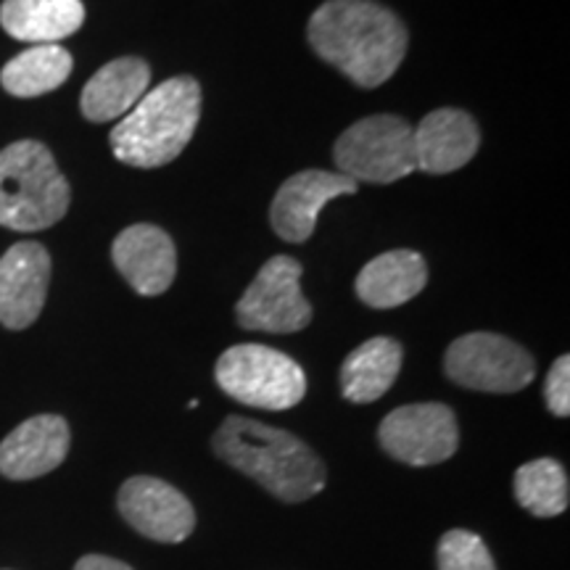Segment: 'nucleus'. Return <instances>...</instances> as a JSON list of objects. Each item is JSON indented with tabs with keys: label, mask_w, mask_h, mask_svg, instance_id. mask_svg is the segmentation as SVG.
Instances as JSON below:
<instances>
[{
	"label": "nucleus",
	"mask_w": 570,
	"mask_h": 570,
	"mask_svg": "<svg viewBox=\"0 0 570 570\" xmlns=\"http://www.w3.org/2000/svg\"><path fill=\"white\" fill-rule=\"evenodd\" d=\"M306 38L320 59L360 85L377 88L407 56V27L373 0H327L312 13Z\"/></svg>",
	"instance_id": "f257e3e1"
},
{
	"label": "nucleus",
	"mask_w": 570,
	"mask_h": 570,
	"mask_svg": "<svg viewBox=\"0 0 570 570\" xmlns=\"http://www.w3.org/2000/svg\"><path fill=\"white\" fill-rule=\"evenodd\" d=\"M214 452L281 502H306L325 489L323 460L281 428L233 415L214 433Z\"/></svg>",
	"instance_id": "f03ea898"
},
{
	"label": "nucleus",
	"mask_w": 570,
	"mask_h": 570,
	"mask_svg": "<svg viewBox=\"0 0 570 570\" xmlns=\"http://www.w3.org/2000/svg\"><path fill=\"white\" fill-rule=\"evenodd\" d=\"M202 117V88L194 77H173L140 98L111 130V151L130 167L154 169L175 161Z\"/></svg>",
	"instance_id": "7ed1b4c3"
},
{
	"label": "nucleus",
	"mask_w": 570,
	"mask_h": 570,
	"mask_svg": "<svg viewBox=\"0 0 570 570\" xmlns=\"http://www.w3.org/2000/svg\"><path fill=\"white\" fill-rule=\"evenodd\" d=\"M69 209V183L53 154L38 140L0 151V225L35 233L59 223Z\"/></svg>",
	"instance_id": "20e7f679"
},
{
	"label": "nucleus",
	"mask_w": 570,
	"mask_h": 570,
	"mask_svg": "<svg viewBox=\"0 0 570 570\" xmlns=\"http://www.w3.org/2000/svg\"><path fill=\"white\" fill-rule=\"evenodd\" d=\"M217 386L235 402L283 412L306 394V375L296 360L262 344H240L217 360Z\"/></svg>",
	"instance_id": "39448f33"
},
{
	"label": "nucleus",
	"mask_w": 570,
	"mask_h": 570,
	"mask_svg": "<svg viewBox=\"0 0 570 570\" xmlns=\"http://www.w3.org/2000/svg\"><path fill=\"white\" fill-rule=\"evenodd\" d=\"M341 175L354 183L389 185L415 173L412 127L394 114L360 119L333 148Z\"/></svg>",
	"instance_id": "423d86ee"
},
{
	"label": "nucleus",
	"mask_w": 570,
	"mask_h": 570,
	"mask_svg": "<svg viewBox=\"0 0 570 570\" xmlns=\"http://www.w3.org/2000/svg\"><path fill=\"white\" fill-rule=\"evenodd\" d=\"M446 375L462 389L515 394L537 375L533 356L497 333H468L446 348Z\"/></svg>",
	"instance_id": "0eeeda50"
},
{
	"label": "nucleus",
	"mask_w": 570,
	"mask_h": 570,
	"mask_svg": "<svg viewBox=\"0 0 570 570\" xmlns=\"http://www.w3.org/2000/svg\"><path fill=\"white\" fill-rule=\"evenodd\" d=\"M246 331L296 333L312 323V306L302 294V265L294 256H273L235 306Z\"/></svg>",
	"instance_id": "6e6552de"
},
{
	"label": "nucleus",
	"mask_w": 570,
	"mask_h": 570,
	"mask_svg": "<svg viewBox=\"0 0 570 570\" xmlns=\"http://www.w3.org/2000/svg\"><path fill=\"white\" fill-rule=\"evenodd\" d=\"M391 458L412 468L439 465L454 458L460 446L458 417L446 404H407L386 415L377 431Z\"/></svg>",
	"instance_id": "1a4fd4ad"
},
{
	"label": "nucleus",
	"mask_w": 570,
	"mask_h": 570,
	"mask_svg": "<svg viewBox=\"0 0 570 570\" xmlns=\"http://www.w3.org/2000/svg\"><path fill=\"white\" fill-rule=\"evenodd\" d=\"M117 508L135 531L161 544H180L196 529V512L188 497L151 475L125 481Z\"/></svg>",
	"instance_id": "9d476101"
},
{
	"label": "nucleus",
	"mask_w": 570,
	"mask_h": 570,
	"mask_svg": "<svg viewBox=\"0 0 570 570\" xmlns=\"http://www.w3.org/2000/svg\"><path fill=\"white\" fill-rule=\"evenodd\" d=\"M51 283V256L46 246L21 240L0 256V323L24 331L40 317Z\"/></svg>",
	"instance_id": "9b49d317"
},
{
	"label": "nucleus",
	"mask_w": 570,
	"mask_h": 570,
	"mask_svg": "<svg viewBox=\"0 0 570 570\" xmlns=\"http://www.w3.org/2000/svg\"><path fill=\"white\" fill-rule=\"evenodd\" d=\"M356 194V183L341 173H323V169H306L288 177L277 190L269 223L275 233L288 244H304L312 238L317 225V214L325 204L338 196Z\"/></svg>",
	"instance_id": "f8f14e48"
},
{
	"label": "nucleus",
	"mask_w": 570,
	"mask_h": 570,
	"mask_svg": "<svg viewBox=\"0 0 570 570\" xmlns=\"http://www.w3.org/2000/svg\"><path fill=\"white\" fill-rule=\"evenodd\" d=\"M111 259L140 296L164 294L177 273L173 238L156 225H130L119 233L111 246Z\"/></svg>",
	"instance_id": "ddd939ff"
},
{
	"label": "nucleus",
	"mask_w": 570,
	"mask_h": 570,
	"mask_svg": "<svg viewBox=\"0 0 570 570\" xmlns=\"http://www.w3.org/2000/svg\"><path fill=\"white\" fill-rule=\"evenodd\" d=\"M69 425L59 415L24 420L0 441V473L11 481H32L67 460Z\"/></svg>",
	"instance_id": "4468645a"
},
{
	"label": "nucleus",
	"mask_w": 570,
	"mask_h": 570,
	"mask_svg": "<svg viewBox=\"0 0 570 570\" xmlns=\"http://www.w3.org/2000/svg\"><path fill=\"white\" fill-rule=\"evenodd\" d=\"M481 146L479 127L473 117L460 109L431 111L412 130L415 169L428 175H446L462 169Z\"/></svg>",
	"instance_id": "2eb2a0df"
},
{
	"label": "nucleus",
	"mask_w": 570,
	"mask_h": 570,
	"mask_svg": "<svg viewBox=\"0 0 570 570\" xmlns=\"http://www.w3.org/2000/svg\"><path fill=\"white\" fill-rule=\"evenodd\" d=\"M151 82V69L140 59H117L101 67L85 85L80 109L85 119L90 122H111V119H122L125 114L135 109L148 92Z\"/></svg>",
	"instance_id": "dca6fc26"
},
{
	"label": "nucleus",
	"mask_w": 570,
	"mask_h": 570,
	"mask_svg": "<svg viewBox=\"0 0 570 570\" xmlns=\"http://www.w3.org/2000/svg\"><path fill=\"white\" fill-rule=\"evenodd\" d=\"M428 283L425 259L417 252H389L375 256L356 277V296L373 309H394L415 298Z\"/></svg>",
	"instance_id": "f3484780"
},
{
	"label": "nucleus",
	"mask_w": 570,
	"mask_h": 570,
	"mask_svg": "<svg viewBox=\"0 0 570 570\" xmlns=\"http://www.w3.org/2000/svg\"><path fill=\"white\" fill-rule=\"evenodd\" d=\"M82 21L80 0H3L0 6V27L30 46H56L80 30Z\"/></svg>",
	"instance_id": "a211bd4d"
},
{
	"label": "nucleus",
	"mask_w": 570,
	"mask_h": 570,
	"mask_svg": "<svg viewBox=\"0 0 570 570\" xmlns=\"http://www.w3.org/2000/svg\"><path fill=\"white\" fill-rule=\"evenodd\" d=\"M399 370H402V346L394 338H370L346 356L341 367V391L354 404L377 402L394 386Z\"/></svg>",
	"instance_id": "6ab92c4d"
},
{
	"label": "nucleus",
	"mask_w": 570,
	"mask_h": 570,
	"mask_svg": "<svg viewBox=\"0 0 570 570\" xmlns=\"http://www.w3.org/2000/svg\"><path fill=\"white\" fill-rule=\"evenodd\" d=\"M71 75V56L61 46H32L0 71L3 88L17 98H35L61 88Z\"/></svg>",
	"instance_id": "aec40b11"
},
{
	"label": "nucleus",
	"mask_w": 570,
	"mask_h": 570,
	"mask_svg": "<svg viewBox=\"0 0 570 570\" xmlns=\"http://www.w3.org/2000/svg\"><path fill=\"white\" fill-rule=\"evenodd\" d=\"M568 473L558 460L525 462L515 473V499L537 518H558L568 510Z\"/></svg>",
	"instance_id": "412c9836"
},
{
	"label": "nucleus",
	"mask_w": 570,
	"mask_h": 570,
	"mask_svg": "<svg viewBox=\"0 0 570 570\" xmlns=\"http://www.w3.org/2000/svg\"><path fill=\"white\" fill-rule=\"evenodd\" d=\"M436 560L439 570H497L483 539L465 529H452L441 537Z\"/></svg>",
	"instance_id": "4be33fe9"
},
{
	"label": "nucleus",
	"mask_w": 570,
	"mask_h": 570,
	"mask_svg": "<svg viewBox=\"0 0 570 570\" xmlns=\"http://www.w3.org/2000/svg\"><path fill=\"white\" fill-rule=\"evenodd\" d=\"M544 399L552 415L558 417L570 415V360L568 356L554 360V365L544 383Z\"/></svg>",
	"instance_id": "5701e85b"
},
{
	"label": "nucleus",
	"mask_w": 570,
	"mask_h": 570,
	"mask_svg": "<svg viewBox=\"0 0 570 570\" xmlns=\"http://www.w3.org/2000/svg\"><path fill=\"white\" fill-rule=\"evenodd\" d=\"M75 570H132L127 562L106 558V554H85V558L77 562Z\"/></svg>",
	"instance_id": "b1692460"
}]
</instances>
